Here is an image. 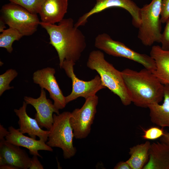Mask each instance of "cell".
<instances>
[{"label":"cell","instance_id":"cell-1","mask_svg":"<svg viewBox=\"0 0 169 169\" xmlns=\"http://www.w3.org/2000/svg\"><path fill=\"white\" fill-rule=\"evenodd\" d=\"M74 24L71 18H64L58 25L40 22L58 53L60 68L65 60L75 63L79 60L86 46L85 36Z\"/></svg>","mask_w":169,"mask_h":169},{"label":"cell","instance_id":"cell-2","mask_svg":"<svg viewBox=\"0 0 169 169\" xmlns=\"http://www.w3.org/2000/svg\"><path fill=\"white\" fill-rule=\"evenodd\" d=\"M121 73L132 102L135 105L146 108L162 101L164 85L152 71L145 68L139 71L127 68Z\"/></svg>","mask_w":169,"mask_h":169},{"label":"cell","instance_id":"cell-3","mask_svg":"<svg viewBox=\"0 0 169 169\" xmlns=\"http://www.w3.org/2000/svg\"><path fill=\"white\" fill-rule=\"evenodd\" d=\"M86 65L98 73L103 85L117 95L124 105L127 106L131 104L132 102L131 95L121 72L106 60L102 52L98 50L91 51Z\"/></svg>","mask_w":169,"mask_h":169},{"label":"cell","instance_id":"cell-4","mask_svg":"<svg viewBox=\"0 0 169 169\" xmlns=\"http://www.w3.org/2000/svg\"><path fill=\"white\" fill-rule=\"evenodd\" d=\"M71 113L64 111L58 114H53L54 122L49 130L46 143L51 147L61 148L65 159L74 156L76 152L73 144L74 137L73 129L70 122Z\"/></svg>","mask_w":169,"mask_h":169},{"label":"cell","instance_id":"cell-5","mask_svg":"<svg viewBox=\"0 0 169 169\" xmlns=\"http://www.w3.org/2000/svg\"><path fill=\"white\" fill-rule=\"evenodd\" d=\"M162 0H152L141 8V22L137 37L144 45L160 43L161 39V13Z\"/></svg>","mask_w":169,"mask_h":169},{"label":"cell","instance_id":"cell-6","mask_svg":"<svg viewBox=\"0 0 169 169\" xmlns=\"http://www.w3.org/2000/svg\"><path fill=\"white\" fill-rule=\"evenodd\" d=\"M94 45L96 48L109 55L131 60L152 72L156 69L155 61L150 56L133 50L123 43L114 40L107 33L98 35L95 38Z\"/></svg>","mask_w":169,"mask_h":169},{"label":"cell","instance_id":"cell-7","mask_svg":"<svg viewBox=\"0 0 169 169\" xmlns=\"http://www.w3.org/2000/svg\"><path fill=\"white\" fill-rule=\"evenodd\" d=\"M0 18L9 27L17 29L23 36H30L37 30L40 21L37 14L21 6L10 2L1 8Z\"/></svg>","mask_w":169,"mask_h":169},{"label":"cell","instance_id":"cell-8","mask_svg":"<svg viewBox=\"0 0 169 169\" xmlns=\"http://www.w3.org/2000/svg\"><path fill=\"white\" fill-rule=\"evenodd\" d=\"M85 100L81 108L75 109L71 112L70 122L74 137L77 139H84L89 135L97 112L98 96L96 95Z\"/></svg>","mask_w":169,"mask_h":169},{"label":"cell","instance_id":"cell-9","mask_svg":"<svg viewBox=\"0 0 169 169\" xmlns=\"http://www.w3.org/2000/svg\"><path fill=\"white\" fill-rule=\"evenodd\" d=\"M75 63L65 60L61 68L64 70L67 75L72 82V90L71 93L65 97L66 104L79 97L85 99L96 95L99 90L106 88L103 84L99 75H96L91 80L85 81L79 79L74 72V66Z\"/></svg>","mask_w":169,"mask_h":169},{"label":"cell","instance_id":"cell-10","mask_svg":"<svg viewBox=\"0 0 169 169\" xmlns=\"http://www.w3.org/2000/svg\"><path fill=\"white\" fill-rule=\"evenodd\" d=\"M114 7L121 8L127 11L131 16L132 25L139 28L141 22V8L132 0H96L94 7L80 17L75 23V26L77 28L84 26L91 15Z\"/></svg>","mask_w":169,"mask_h":169},{"label":"cell","instance_id":"cell-11","mask_svg":"<svg viewBox=\"0 0 169 169\" xmlns=\"http://www.w3.org/2000/svg\"><path fill=\"white\" fill-rule=\"evenodd\" d=\"M55 70L48 67L35 71L33 74L34 83L38 84L41 88L45 89L49 93L54 101V104L58 110L64 108L66 103L65 97L61 90L54 76Z\"/></svg>","mask_w":169,"mask_h":169},{"label":"cell","instance_id":"cell-12","mask_svg":"<svg viewBox=\"0 0 169 169\" xmlns=\"http://www.w3.org/2000/svg\"><path fill=\"white\" fill-rule=\"evenodd\" d=\"M24 100L28 105H31L35 109L36 112L35 118L40 127L49 130L54 122L53 113L58 114L59 113V110L52 101L47 98L44 89L41 88L40 95L38 98H34L25 96Z\"/></svg>","mask_w":169,"mask_h":169},{"label":"cell","instance_id":"cell-13","mask_svg":"<svg viewBox=\"0 0 169 169\" xmlns=\"http://www.w3.org/2000/svg\"><path fill=\"white\" fill-rule=\"evenodd\" d=\"M0 166L8 164L17 169L29 168L31 158L20 146L0 139Z\"/></svg>","mask_w":169,"mask_h":169},{"label":"cell","instance_id":"cell-14","mask_svg":"<svg viewBox=\"0 0 169 169\" xmlns=\"http://www.w3.org/2000/svg\"><path fill=\"white\" fill-rule=\"evenodd\" d=\"M27 105L24 101L22 106L18 109L14 110L18 118V129L23 134L27 133L30 137L35 139L38 136L39 140L46 142L48 141L49 131L42 130L36 119L28 116L26 111Z\"/></svg>","mask_w":169,"mask_h":169},{"label":"cell","instance_id":"cell-15","mask_svg":"<svg viewBox=\"0 0 169 169\" xmlns=\"http://www.w3.org/2000/svg\"><path fill=\"white\" fill-rule=\"evenodd\" d=\"M8 131L9 133L5 137V139L14 145L27 148L31 155L42 158L38 152V151H53L52 147L47 145L46 142L39 139L36 140L26 136L21 133L18 129L10 126L8 128Z\"/></svg>","mask_w":169,"mask_h":169},{"label":"cell","instance_id":"cell-16","mask_svg":"<svg viewBox=\"0 0 169 169\" xmlns=\"http://www.w3.org/2000/svg\"><path fill=\"white\" fill-rule=\"evenodd\" d=\"M68 0H45L39 13L42 22L59 23L67 13Z\"/></svg>","mask_w":169,"mask_h":169},{"label":"cell","instance_id":"cell-17","mask_svg":"<svg viewBox=\"0 0 169 169\" xmlns=\"http://www.w3.org/2000/svg\"><path fill=\"white\" fill-rule=\"evenodd\" d=\"M150 56L156 65V69L152 73L163 84H169V50H164L158 45H154Z\"/></svg>","mask_w":169,"mask_h":169},{"label":"cell","instance_id":"cell-18","mask_svg":"<svg viewBox=\"0 0 169 169\" xmlns=\"http://www.w3.org/2000/svg\"><path fill=\"white\" fill-rule=\"evenodd\" d=\"M143 169H169V147L161 142L151 144L149 159Z\"/></svg>","mask_w":169,"mask_h":169},{"label":"cell","instance_id":"cell-19","mask_svg":"<svg viewBox=\"0 0 169 169\" xmlns=\"http://www.w3.org/2000/svg\"><path fill=\"white\" fill-rule=\"evenodd\" d=\"M164 100L160 105H149V115L151 122L161 127L169 128V84L164 85Z\"/></svg>","mask_w":169,"mask_h":169},{"label":"cell","instance_id":"cell-20","mask_svg":"<svg viewBox=\"0 0 169 169\" xmlns=\"http://www.w3.org/2000/svg\"><path fill=\"white\" fill-rule=\"evenodd\" d=\"M151 143L149 141L129 148L130 157L126 161L131 169H143L148 161Z\"/></svg>","mask_w":169,"mask_h":169},{"label":"cell","instance_id":"cell-21","mask_svg":"<svg viewBox=\"0 0 169 169\" xmlns=\"http://www.w3.org/2000/svg\"><path fill=\"white\" fill-rule=\"evenodd\" d=\"M1 32L0 47L6 49L8 52L11 53L13 50V42L19 40L23 35L17 29L10 27Z\"/></svg>","mask_w":169,"mask_h":169},{"label":"cell","instance_id":"cell-22","mask_svg":"<svg viewBox=\"0 0 169 169\" xmlns=\"http://www.w3.org/2000/svg\"><path fill=\"white\" fill-rule=\"evenodd\" d=\"M19 5L33 14L39 13L45 0H9Z\"/></svg>","mask_w":169,"mask_h":169},{"label":"cell","instance_id":"cell-23","mask_svg":"<svg viewBox=\"0 0 169 169\" xmlns=\"http://www.w3.org/2000/svg\"><path fill=\"white\" fill-rule=\"evenodd\" d=\"M17 71L13 69L7 70L3 74L0 75V96L5 91L13 89V86H9L10 83L18 75Z\"/></svg>","mask_w":169,"mask_h":169},{"label":"cell","instance_id":"cell-24","mask_svg":"<svg viewBox=\"0 0 169 169\" xmlns=\"http://www.w3.org/2000/svg\"><path fill=\"white\" fill-rule=\"evenodd\" d=\"M163 128L152 126L146 129H143L142 138L147 140H154L160 138L164 134Z\"/></svg>","mask_w":169,"mask_h":169},{"label":"cell","instance_id":"cell-25","mask_svg":"<svg viewBox=\"0 0 169 169\" xmlns=\"http://www.w3.org/2000/svg\"><path fill=\"white\" fill-rule=\"evenodd\" d=\"M164 31L162 33L160 43L161 48L165 50H169V18L166 21Z\"/></svg>","mask_w":169,"mask_h":169},{"label":"cell","instance_id":"cell-26","mask_svg":"<svg viewBox=\"0 0 169 169\" xmlns=\"http://www.w3.org/2000/svg\"><path fill=\"white\" fill-rule=\"evenodd\" d=\"M169 18V0H162L161 4V21L166 23Z\"/></svg>","mask_w":169,"mask_h":169},{"label":"cell","instance_id":"cell-27","mask_svg":"<svg viewBox=\"0 0 169 169\" xmlns=\"http://www.w3.org/2000/svg\"><path fill=\"white\" fill-rule=\"evenodd\" d=\"M38 156L33 155L31 158V164L29 169H43L44 166L39 161Z\"/></svg>","mask_w":169,"mask_h":169},{"label":"cell","instance_id":"cell-28","mask_svg":"<svg viewBox=\"0 0 169 169\" xmlns=\"http://www.w3.org/2000/svg\"><path fill=\"white\" fill-rule=\"evenodd\" d=\"M114 169H131L126 161H120L118 162L114 168Z\"/></svg>","mask_w":169,"mask_h":169},{"label":"cell","instance_id":"cell-29","mask_svg":"<svg viewBox=\"0 0 169 169\" xmlns=\"http://www.w3.org/2000/svg\"><path fill=\"white\" fill-rule=\"evenodd\" d=\"M160 141L169 147V132L165 131L164 135L160 138Z\"/></svg>","mask_w":169,"mask_h":169},{"label":"cell","instance_id":"cell-30","mask_svg":"<svg viewBox=\"0 0 169 169\" xmlns=\"http://www.w3.org/2000/svg\"><path fill=\"white\" fill-rule=\"evenodd\" d=\"M9 133L8 131H7L4 127L0 125V139L5 138L6 136Z\"/></svg>","mask_w":169,"mask_h":169},{"label":"cell","instance_id":"cell-31","mask_svg":"<svg viewBox=\"0 0 169 169\" xmlns=\"http://www.w3.org/2000/svg\"><path fill=\"white\" fill-rule=\"evenodd\" d=\"M0 169H17L16 167L8 164L0 166Z\"/></svg>","mask_w":169,"mask_h":169},{"label":"cell","instance_id":"cell-32","mask_svg":"<svg viewBox=\"0 0 169 169\" xmlns=\"http://www.w3.org/2000/svg\"><path fill=\"white\" fill-rule=\"evenodd\" d=\"M0 32H1L2 30L4 29L5 28V24L3 21L1 19H0Z\"/></svg>","mask_w":169,"mask_h":169}]
</instances>
